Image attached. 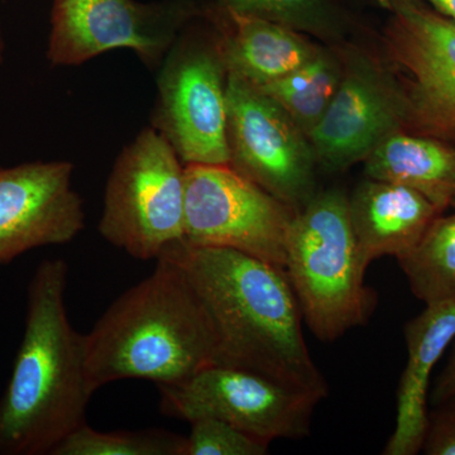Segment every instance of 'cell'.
Here are the masks:
<instances>
[{
	"label": "cell",
	"instance_id": "7402d4cb",
	"mask_svg": "<svg viewBox=\"0 0 455 455\" xmlns=\"http://www.w3.org/2000/svg\"><path fill=\"white\" fill-rule=\"evenodd\" d=\"M182 455H265L269 444L253 438L218 419L203 418L190 423Z\"/></svg>",
	"mask_w": 455,
	"mask_h": 455
},
{
	"label": "cell",
	"instance_id": "9a60e30c",
	"mask_svg": "<svg viewBox=\"0 0 455 455\" xmlns=\"http://www.w3.org/2000/svg\"><path fill=\"white\" fill-rule=\"evenodd\" d=\"M407 362L397 391L396 424L385 455H415L427 429L431 372L455 340V299L427 305L405 326Z\"/></svg>",
	"mask_w": 455,
	"mask_h": 455
},
{
	"label": "cell",
	"instance_id": "277c9868",
	"mask_svg": "<svg viewBox=\"0 0 455 455\" xmlns=\"http://www.w3.org/2000/svg\"><path fill=\"white\" fill-rule=\"evenodd\" d=\"M302 320L320 341H334L367 324L377 296L368 287L341 188L317 191L295 220L283 266Z\"/></svg>",
	"mask_w": 455,
	"mask_h": 455
},
{
	"label": "cell",
	"instance_id": "3957f363",
	"mask_svg": "<svg viewBox=\"0 0 455 455\" xmlns=\"http://www.w3.org/2000/svg\"><path fill=\"white\" fill-rule=\"evenodd\" d=\"M84 334L92 391L123 379L175 383L220 364L211 319L193 284L167 257Z\"/></svg>",
	"mask_w": 455,
	"mask_h": 455
},
{
	"label": "cell",
	"instance_id": "5bb4252c",
	"mask_svg": "<svg viewBox=\"0 0 455 455\" xmlns=\"http://www.w3.org/2000/svg\"><path fill=\"white\" fill-rule=\"evenodd\" d=\"M228 73L260 88L286 76L315 56L322 44L309 36L265 18L236 13L214 0L204 2Z\"/></svg>",
	"mask_w": 455,
	"mask_h": 455
},
{
	"label": "cell",
	"instance_id": "2e32d148",
	"mask_svg": "<svg viewBox=\"0 0 455 455\" xmlns=\"http://www.w3.org/2000/svg\"><path fill=\"white\" fill-rule=\"evenodd\" d=\"M349 220L364 269L383 256L409 252L442 214L423 196L392 182L366 179L348 196Z\"/></svg>",
	"mask_w": 455,
	"mask_h": 455
},
{
	"label": "cell",
	"instance_id": "d4e9b609",
	"mask_svg": "<svg viewBox=\"0 0 455 455\" xmlns=\"http://www.w3.org/2000/svg\"><path fill=\"white\" fill-rule=\"evenodd\" d=\"M344 5L350 8L353 5L362 8L381 9L387 12L388 14L394 13L398 9L407 7V5L418 4L424 0H339Z\"/></svg>",
	"mask_w": 455,
	"mask_h": 455
},
{
	"label": "cell",
	"instance_id": "6da1fadb",
	"mask_svg": "<svg viewBox=\"0 0 455 455\" xmlns=\"http://www.w3.org/2000/svg\"><path fill=\"white\" fill-rule=\"evenodd\" d=\"M161 256L184 271L203 302L217 337L220 364L262 374L319 401L328 396V383L311 357L300 307L283 267L185 239Z\"/></svg>",
	"mask_w": 455,
	"mask_h": 455
},
{
	"label": "cell",
	"instance_id": "4fadbf2b",
	"mask_svg": "<svg viewBox=\"0 0 455 455\" xmlns=\"http://www.w3.org/2000/svg\"><path fill=\"white\" fill-rule=\"evenodd\" d=\"M70 161L0 167V266L37 248L70 243L85 227Z\"/></svg>",
	"mask_w": 455,
	"mask_h": 455
},
{
	"label": "cell",
	"instance_id": "d6986e66",
	"mask_svg": "<svg viewBox=\"0 0 455 455\" xmlns=\"http://www.w3.org/2000/svg\"><path fill=\"white\" fill-rule=\"evenodd\" d=\"M220 7L265 18L314 37L324 44H340L362 29L352 9L339 0H214Z\"/></svg>",
	"mask_w": 455,
	"mask_h": 455
},
{
	"label": "cell",
	"instance_id": "cb8c5ba5",
	"mask_svg": "<svg viewBox=\"0 0 455 455\" xmlns=\"http://www.w3.org/2000/svg\"><path fill=\"white\" fill-rule=\"evenodd\" d=\"M455 395V346L447 366L440 374L433 394H431V403L434 406L447 400Z\"/></svg>",
	"mask_w": 455,
	"mask_h": 455
},
{
	"label": "cell",
	"instance_id": "5b68a950",
	"mask_svg": "<svg viewBox=\"0 0 455 455\" xmlns=\"http://www.w3.org/2000/svg\"><path fill=\"white\" fill-rule=\"evenodd\" d=\"M185 164L149 125L113 164L98 230L133 259H157L185 239Z\"/></svg>",
	"mask_w": 455,
	"mask_h": 455
},
{
	"label": "cell",
	"instance_id": "7c38bea8",
	"mask_svg": "<svg viewBox=\"0 0 455 455\" xmlns=\"http://www.w3.org/2000/svg\"><path fill=\"white\" fill-rule=\"evenodd\" d=\"M343 64L339 88L310 134L317 167L343 172L363 163L383 140L406 131V108L377 47L355 38L337 44Z\"/></svg>",
	"mask_w": 455,
	"mask_h": 455
},
{
	"label": "cell",
	"instance_id": "ac0fdd59",
	"mask_svg": "<svg viewBox=\"0 0 455 455\" xmlns=\"http://www.w3.org/2000/svg\"><path fill=\"white\" fill-rule=\"evenodd\" d=\"M341 74L337 44H322L309 61L259 89L276 101L309 139L339 88Z\"/></svg>",
	"mask_w": 455,
	"mask_h": 455
},
{
	"label": "cell",
	"instance_id": "52a82bcc",
	"mask_svg": "<svg viewBox=\"0 0 455 455\" xmlns=\"http://www.w3.org/2000/svg\"><path fill=\"white\" fill-rule=\"evenodd\" d=\"M203 8L204 0H53L47 60L76 66L123 49L158 70Z\"/></svg>",
	"mask_w": 455,
	"mask_h": 455
},
{
	"label": "cell",
	"instance_id": "e0dca14e",
	"mask_svg": "<svg viewBox=\"0 0 455 455\" xmlns=\"http://www.w3.org/2000/svg\"><path fill=\"white\" fill-rule=\"evenodd\" d=\"M366 178L406 187L440 212L455 204V146L400 131L383 140L363 161Z\"/></svg>",
	"mask_w": 455,
	"mask_h": 455
},
{
	"label": "cell",
	"instance_id": "8992f818",
	"mask_svg": "<svg viewBox=\"0 0 455 455\" xmlns=\"http://www.w3.org/2000/svg\"><path fill=\"white\" fill-rule=\"evenodd\" d=\"M227 79L217 35L202 13L158 68L152 114V127L185 166H229Z\"/></svg>",
	"mask_w": 455,
	"mask_h": 455
},
{
	"label": "cell",
	"instance_id": "4316f807",
	"mask_svg": "<svg viewBox=\"0 0 455 455\" xmlns=\"http://www.w3.org/2000/svg\"><path fill=\"white\" fill-rule=\"evenodd\" d=\"M5 56V40L4 35H3L2 26H0V65L4 62Z\"/></svg>",
	"mask_w": 455,
	"mask_h": 455
},
{
	"label": "cell",
	"instance_id": "603a6c76",
	"mask_svg": "<svg viewBox=\"0 0 455 455\" xmlns=\"http://www.w3.org/2000/svg\"><path fill=\"white\" fill-rule=\"evenodd\" d=\"M421 451L427 455H455V395L430 412Z\"/></svg>",
	"mask_w": 455,
	"mask_h": 455
},
{
	"label": "cell",
	"instance_id": "44dd1931",
	"mask_svg": "<svg viewBox=\"0 0 455 455\" xmlns=\"http://www.w3.org/2000/svg\"><path fill=\"white\" fill-rule=\"evenodd\" d=\"M185 436L164 430L75 429L51 455H182Z\"/></svg>",
	"mask_w": 455,
	"mask_h": 455
},
{
	"label": "cell",
	"instance_id": "8fae6325",
	"mask_svg": "<svg viewBox=\"0 0 455 455\" xmlns=\"http://www.w3.org/2000/svg\"><path fill=\"white\" fill-rule=\"evenodd\" d=\"M227 106L229 166L300 212L317 193L309 139L276 101L230 73Z\"/></svg>",
	"mask_w": 455,
	"mask_h": 455
},
{
	"label": "cell",
	"instance_id": "30bf717a",
	"mask_svg": "<svg viewBox=\"0 0 455 455\" xmlns=\"http://www.w3.org/2000/svg\"><path fill=\"white\" fill-rule=\"evenodd\" d=\"M185 241L228 248L283 267L291 206L230 166H185Z\"/></svg>",
	"mask_w": 455,
	"mask_h": 455
},
{
	"label": "cell",
	"instance_id": "7a4b0ae2",
	"mask_svg": "<svg viewBox=\"0 0 455 455\" xmlns=\"http://www.w3.org/2000/svg\"><path fill=\"white\" fill-rule=\"evenodd\" d=\"M68 275L65 259H49L29 281L25 331L0 397V455H51L86 423L94 391L84 334L66 310Z\"/></svg>",
	"mask_w": 455,
	"mask_h": 455
},
{
	"label": "cell",
	"instance_id": "ffe728a7",
	"mask_svg": "<svg viewBox=\"0 0 455 455\" xmlns=\"http://www.w3.org/2000/svg\"><path fill=\"white\" fill-rule=\"evenodd\" d=\"M398 265L425 305L455 299V214L438 215Z\"/></svg>",
	"mask_w": 455,
	"mask_h": 455
},
{
	"label": "cell",
	"instance_id": "ba28073f",
	"mask_svg": "<svg viewBox=\"0 0 455 455\" xmlns=\"http://www.w3.org/2000/svg\"><path fill=\"white\" fill-rule=\"evenodd\" d=\"M157 388L163 414L188 423L218 419L267 444L309 435L320 403L262 374L223 364Z\"/></svg>",
	"mask_w": 455,
	"mask_h": 455
},
{
	"label": "cell",
	"instance_id": "9c48e42d",
	"mask_svg": "<svg viewBox=\"0 0 455 455\" xmlns=\"http://www.w3.org/2000/svg\"><path fill=\"white\" fill-rule=\"evenodd\" d=\"M406 108V131L455 146V20L427 2L388 14L377 46Z\"/></svg>",
	"mask_w": 455,
	"mask_h": 455
},
{
	"label": "cell",
	"instance_id": "484cf974",
	"mask_svg": "<svg viewBox=\"0 0 455 455\" xmlns=\"http://www.w3.org/2000/svg\"><path fill=\"white\" fill-rule=\"evenodd\" d=\"M431 8L435 9L443 16L455 20V0H425Z\"/></svg>",
	"mask_w": 455,
	"mask_h": 455
}]
</instances>
